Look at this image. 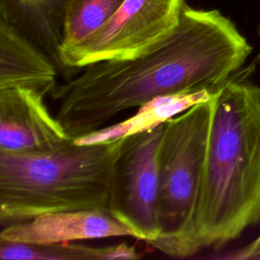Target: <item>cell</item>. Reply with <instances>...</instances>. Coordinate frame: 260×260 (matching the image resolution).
<instances>
[{
	"label": "cell",
	"mask_w": 260,
	"mask_h": 260,
	"mask_svg": "<svg viewBox=\"0 0 260 260\" xmlns=\"http://www.w3.org/2000/svg\"><path fill=\"white\" fill-rule=\"evenodd\" d=\"M251 52L230 18L218 10L194 9L185 3L177 26L143 55L90 64L80 75L56 85V118L74 139L158 95H215Z\"/></svg>",
	"instance_id": "cell-1"
},
{
	"label": "cell",
	"mask_w": 260,
	"mask_h": 260,
	"mask_svg": "<svg viewBox=\"0 0 260 260\" xmlns=\"http://www.w3.org/2000/svg\"><path fill=\"white\" fill-rule=\"evenodd\" d=\"M260 222V86L234 76L213 96L190 257Z\"/></svg>",
	"instance_id": "cell-2"
},
{
	"label": "cell",
	"mask_w": 260,
	"mask_h": 260,
	"mask_svg": "<svg viewBox=\"0 0 260 260\" xmlns=\"http://www.w3.org/2000/svg\"><path fill=\"white\" fill-rule=\"evenodd\" d=\"M124 138L73 141L52 152H0L1 228L59 211L108 210L113 170Z\"/></svg>",
	"instance_id": "cell-3"
},
{
	"label": "cell",
	"mask_w": 260,
	"mask_h": 260,
	"mask_svg": "<svg viewBox=\"0 0 260 260\" xmlns=\"http://www.w3.org/2000/svg\"><path fill=\"white\" fill-rule=\"evenodd\" d=\"M213 98L169 119L158 154L159 238L161 253L190 257L205 165Z\"/></svg>",
	"instance_id": "cell-4"
},
{
	"label": "cell",
	"mask_w": 260,
	"mask_h": 260,
	"mask_svg": "<svg viewBox=\"0 0 260 260\" xmlns=\"http://www.w3.org/2000/svg\"><path fill=\"white\" fill-rule=\"evenodd\" d=\"M165 123L124 138L108 202L109 212L132 232L133 238L148 244L160 235L158 154Z\"/></svg>",
	"instance_id": "cell-5"
},
{
	"label": "cell",
	"mask_w": 260,
	"mask_h": 260,
	"mask_svg": "<svg viewBox=\"0 0 260 260\" xmlns=\"http://www.w3.org/2000/svg\"><path fill=\"white\" fill-rule=\"evenodd\" d=\"M184 4V0H125L101 28L63 51V62L77 71L98 62L135 59L171 34Z\"/></svg>",
	"instance_id": "cell-6"
},
{
	"label": "cell",
	"mask_w": 260,
	"mask_h": 260,
	"mask_svg": "<svg viewBox=\"0 0 260 260\" xmlns=\"http://www.w3.org/2000/svg\"><path fill=\"white\" fill-rule=\"evenodd\" d=\"M42 93L24 87L0 89V152L39 154L73 141L53 117Z\"/></svg>",
	"instance_id": "cell-7"
},
{
	"label": "cell",
	"mask_w": 260,
	"mask_h": 260,
	"mask_svg": "<svg viewBox=\"0 0 260 260\" xmlns=\"http://www.w3.org/2000/svg\"><path fill=\"white\" fill-rule=\"evenodd\" d=\"M112 237H133L109 210L85 209L44 213L2 226L0 241L28 244L69 243Z\"/></svg>",
	"instance_id": "cell-8"
},
{
	"label": "cell",
	"mask_w": 260,
	"mask_h": 260,
	"mask_svg": "<svg viewBox=\"0 0 260 260\" xmlns=\"http://www.w3.org/2000/svg\"><path fill=\"white\" fill-rule=\"evenodd\" d=\"M68 2L69 0H0V21L13 27L47 54L66 80L77 72L65 65L61 53Z\"/></svg>",
	"instance_id": "cell-9"
},
{
	"label": "cell",
	"mask_w": 260,
	"mask_h": 260,
	"mask_svg": "<svg viewBox=\"0 0 260 260\" xmlns=\"http://www.w3.org/2000/svg\"><path fill=\"white\" fill-rule=\"evenodd\" d=\"M58 73L47 54L0 21V89L24 87L46 96L56 87Z\"/></svg>",
	"instance_id": "cell-10"
},
{
	"label": "cell",
	"mask_w": 260,
	"mask_h": 260,
	"mask_svg": "<svg viewBox=\"0 0 260 260\" xmlns=\"http://www.w3.org/2000/svg\"><path fill=\"white\" fill-rule=\"evenodd\" d=\"M214 95L208 91L158 95L141 105L137 113L132 117L76 137L73 139V143L94 144L141 133L161 125L169 119L183 113L194 105L208 101Z\"/></svg>",
	"instance_id": "cell-11"
},
{
	"label": "cell",
	"mask_w": 260,
	"mask_h": 260,
	"mask_svg": "<svg viewBox=\"0 0 260 260\" xmlns=\"http://www.w3.org/2000/svg\"><path fill=\"white\" fill-rule=\"evenodd\" d=\"M125 0H69L63 24L61 53L101 28Z\"/></svg>",
	"instance_id": "cell-12"
},
{
	"label": "cell",
	"mask_w": 260,
	"mask_h": 260,
	"mask_svg": "<svg viewBox=\"0 0 260 260\" xmlns=\"http://www.w3.org/2000/svg\"><path fill=\"white\" fill-rule=\"evenodd\" d=\"M109 246L81 243L28 244L0 241L1 260H108Z\"/></svg>",
	"instance_id": "cell-13"
},
{
	"label": "cell",
	"mask_w": 260,
	"mask_h": 260,
	"mask_svg": "<svg viewBox=\"0 0 260 260\" xmlns=\"http://www.w3.org/2000/svg\"><path fill=\"white\" fill-rule=\"evenodd\" d=\"M234 259H260V235L250 245L238 251L235 255L231 256Z\"/></svg>",
	"instance_id": "cell-14"
},
{
	"label": "cell",
	"mask_w": 260,
	"mask_h": 260,
	"mask_svg": "<svg viewBox=\"0 0 260 260\" xmlns=\"http://www.w3.org/2000/svg\"><path fill=\"white\" fill-rule=\"evenodd\" d=\"M257 32H258V36L260 37V24H259V26H258ZM257 61H258V62H260V52H259V54H258V56H257Z\"/></svg>",
	"instance_id": "cell-15"
}]
</instances>
